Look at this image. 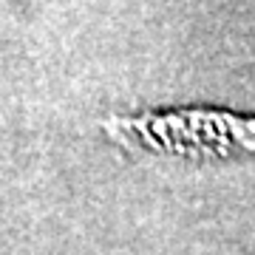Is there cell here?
<instances>
[{
	"label": "cell",
	"mask_w": 255,
	"mask_h": 255,
	"mask_svg": "<svg viewBox=\"0 0 255 255\" xmlns=\"http://www.w3.org/2000/svg\"><path fill=\"white\" fill-rule=\"evenodd\" d=\"M145 130L150 136V145L164 150H182V153L255 150V119H241L216 111L150 117V122H145Z\"/></svg>",
	"instance_id": "obj_1"
}]
</instances>
